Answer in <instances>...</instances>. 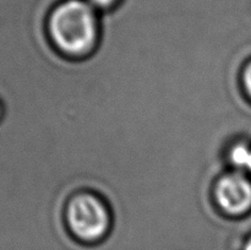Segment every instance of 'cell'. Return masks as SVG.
<instances>
[{
  "label": "cell",
  "mask_w": 251,
  "mask_h": 250,
  "mask_svg": "<svg viewBox=\"0 0 251 250\" xmlns=\"http://www.w3.org/2000/svg\"><path fill=\"white\" fill-rule=\"evenodd\" d=\"M69 232L82 244H98L109 235L113 216L105 201L92 191H80L69 199L65 207Z\"/></svg>",
  "instance_id": "7a4b0ae2"
},
{
  "label": "cell",
  "mask_w": 251,
  "mask_h": 250,
  "mask_svg": "<svg viewBox=\"0 0 251 250\" xmlns=\"http://www.w3.org/2000/svg\"><path fill=\"white\" fill-rule=\"evenodd\" d=\"M86 1L90 2L97 11L103 14V12L112 11L115 7L119 6L123 0H86Z\"/></svg>",
  "instance_id": "5b68a950"
},
{
  "label": "cell",
  "mask_w": 251,
  "mask_h": 250,
  "mask_svg": "<svg viewBox=\"0 0 251 250\" xmlns=\"http://www.w3.org/2000/svg\"><path fill=\"white\" fill-rule=\"evenodd\" d=\"M227 163L229 169L250 174L251 172V141L239 140L227 150Z\"/></svg>",
  "instance_id": "277c9868"
},
{
  "label": "cell",
  "mask_w": 251,
  "mask_h": 250,
  "mask_svg": "<svg viewBox=\"0 0 251 250\" xmlns=\"http://www.w3.org/2000/svg\"><path fill=\"white\" fill-rule=\"evenodd\" d=\"M249 175H250V176H251V172H250V174H249Z\"/></svg>",
  "instance_id": "9c48e42d"
},
{
  "label": "cell",
  "mask_w": 251,
  "mask_h": 250,
  "mask_svg": "<svg viewBox=\"0 0 251 250\" xmlns=\"http://www.w3.org/2000/svg\"><path fill=\"white\" fill-rule=\"evenodd\" d=\"M240 80H242L243 91H244L248 100L251 102V59L245 64L244 68H243L242 78Z\"/></svg>",
  "instance_id": "8992f818"
},
{
  "label": "cell",
  "mask_w": 251,
  "mask_h": 250,
  "mask_svg": "<svg viewBox=\"0 0 251 250\" xmlns=\"http://www.w3.org/2000/svg\"><path fill=\"white\" fill-rule=\"evenodd\" d=\"M242 250H251V234L247 238V240H245L244 244H243Z\"/></svg>",
  "instance_id": "52a82bcc"
},
{
  "label": "cell",
  "mask_w": 251,
  "mask_h": 250,
  "mask_svg": "<svg viewBox=\"0 0 251 250\" xmlns=\"http://www.w3.org/2000/svg\"><path fill=\"white\" fill-rule=\"evenodd\" d=\"M4 115H5V107L4 104H2L1 100H0V123L4 120Z\"/></svg>",
  "instance_id": "ba28073f"
},
{
  "label": "cell",
  "mask_w": 251,
  "mask_h": 250,
  "mask_svg": "<svg viewBox=\"0 0 251 250\" xmlns=\"http://www.w3.org/2000/svg\"><path fill=\"white\" fill-rule=\"evenodd\" d=\"M213 201L222 215L243 218L251 213V176L229 169L223 173L213 186Z\"/></svg>",
  "instance_id": "3957f363"
},
{
  "label": "cell",
  "mask_w": 251,
  "mask_h": 250,
  "mask_svg": "<svg viewBox=\"0 0 251 250\" xmlns=\"http://www.w3.org/2000/svg\"><path fill=\"white\" fill-rule=\"evenodd\" d=\"M47 33L61 55L82 60L100 44V12L86 0H63L49 12Z\"/></svg>",
  "instance_id": "6da1fadb"
}]
</instances>
